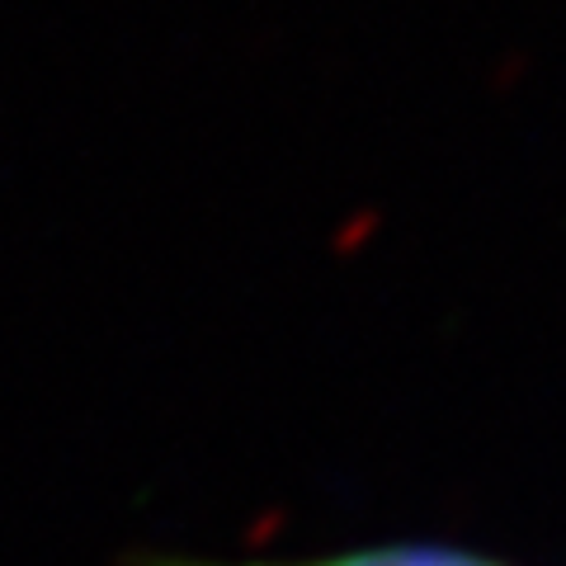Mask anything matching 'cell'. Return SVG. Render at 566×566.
Instances as JSON below:
<instances>
[{"label":"cell","instance_id":"obj_1","mask_svg":"<svg viewBox=\"0 0 566 566\" xmlns=\"http://www.w3.org/2000/svg\"><path fill=\"white\" fill-rule=\"evenodd\" d=\"M137 566H510V562L444 543H374V547H345V553L293 557V562H218L189 553H147Z\"/></svg>","mask_w":566,"mask_h":566}]
</instances>
